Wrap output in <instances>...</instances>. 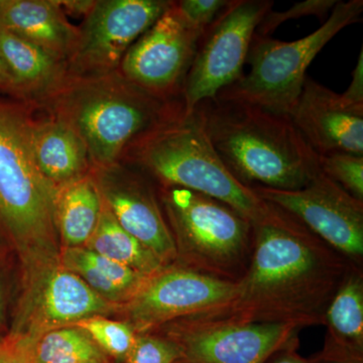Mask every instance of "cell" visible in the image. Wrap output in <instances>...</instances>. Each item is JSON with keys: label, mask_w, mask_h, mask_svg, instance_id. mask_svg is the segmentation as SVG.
<instances>
[{"label": "cell", "mask_w": 363, "mask_h": 363, "mask_svg": "<svg viewBox=\"0 0 363 363\" xmlns=\"http://www.w3.org/2000/svg\"><path fill=\"white\" fill-rule=\"evenodd\" d=\"M271 0H230L203 33L184 83V113L215 99L222 90L240 80L257 26L272 11Z\"/></svg>", "instance_id": "ba28073f"}, {"label": "cell", "mask_w": 363, "mask_h": 363, "mask_svg": "<svg viewBox=\"0 0 363 363\" xmlns=\"http://www.w3.org/2000/svg\"><path fill=\"white\" fill-rule=\"evenodd\" d=\"M171 4L164 0L94 2L72 52L75 68L83 74L106 75Z\"/></svg>", "instance_id": "5bb4252c"}, {"label": "cell", "mask_w": 363, "mask_h": 363, "mask_svg": "<svg viewBox=\"0 0 363 363\" xmlns=\"http://www.w3.org/2000/svg\"><path fill=\"white\" fill-rule=\"evenodd\" d=\"M319 168L348 194L363 202V156L346 152L319 156Z\"/></svg>", "instance_id": "484cf974"}, {"label": "cell", "mask_w": 363, "mask_h": 363, "mask_svg": "<svg viewBox=\"0 0 363 363\" xmlns=\"http://www.w3.org/2000/svg\"><path fill=\"white\" fill-rule=\"evenodd\" d=\"M197 107L217 155L243 185L295 191L319 171V156L288 116L218 98Z\"/></svg>", "instance_id": "7a4b0ae2"}, {"label": "cell", "mask_w": 363, "mask_h": 363, "mask_svg": "<svg viewBox=\"0 0 363 363\" xmlns=\"http://www.w3.org/2000/svg\"><path fill=\"white\" fill-rule=\"evenodd\" d=\"M362 13V0L338 1L323 25L294 42L255 33L247 57L250 71L216 98L289 116L300 96L307 77L306 71L313 60L343 28L359 23Z\"/></svg>", "instance_id": "8992f818"}, {"label": "cell", "mask_w": 363, "mask_h": 363, "mask_svg": "<svg viewBox=\"0 0 363 363\" xmlns=\"http://www.w3.org/2000/svg\"><path fill=\"white\" fill-rule=\"evenodd\" d=\"M86 363H111L109 362L108 358H104V359L92 360V362Z\"/></svg>", "instance_id": "e575fe53"}, {"label": "cell", "mask_w": 363, "mask_h": 363, "mask_svg": "<svg viewBox=\"0 0 363 363\" xmlns=\"http://www.w3.org/2000/svg\"><path fill=\"white\" fill-rule=\"evenodd\" d=\"M311 363H363V357H355L342 351L322 348L319 352L308 358Z\"/></svg>", "instance_id": "1f68e13d"}, {"label": "cell", "mask_w": 363, "mask_h": 363, "mask_svg": "<svg viewBox=\"0 0 363 363\" xmlns=\"http://www.w3.org/2000/svg\"><path fill=\"white\" fill-rule=\"evenodd\" d=\"M84 247L145 276H152L166 267L154 252L117 223L104 201L96 228Z\"/></svg>", "instance_id": "603a6c76"}, {"label": "cell", "mask_w": 363, "mask_h": 363, "mask_svg": "<svg viewBox=\"0 0 363 363\" xmlns=\"http://www.w3.org/2000/svg\"><path fill=\"white\" fill-rule=\"evenodd\" d=\"M181 106L182 101L161 99L124 79L72 90L62 102L60 119L81 136L89 159L106 168L138 136Z\"/></svg>", "instance_id": "52a82bcc"}, {"label": "cell", "mask_w": 363, "mask_h": 363, "mask_svg": "<svg viewBox=\"0 0 363 363\" xmlns=\"http://www.w3.org/2000/svg\"><path fill=\"white\" fill-rule=\"evenodd\" d=\"M236 285L171 264L147 277L119 312L136 333H149L172 322L221 309L233 300Z\"/></svg>", "instance_id": "30bf717a"}, {"label": "cell", "mask_w": 363, "mask_h": 363, "mask_svg": "<svg viewBox=\"0 0 363 363\" xmlns=\"http://www.w3.org/2000/svg\"><path fill=\"white\" fill-rule=\"evenodd\" d=\"M346 102L352 105H363V51H360L357 64L352 72L350 87L342 93Z\"/></svg>", "instance_id": "4dcf8cb0"}, {"label": "cell", "mask_w": 363, "mask_h": 363, "mask_svg": "<svg viewBox=\"0 0 363 363\" xmlns=\"http://www.w3.org/2000/svg\"><path fill=\"white\" fill-rule=\"evenodd\" d=\"M2 320V300H1V294H0V322Z\"/></svg>", "instance_id": "d590c367"}, {"label": "cell", "mask_w": 363, "mask_h": 363, "mask_svg": "<svg viewBox=\"0 0 363 363\" xmlns=\"http://www.w3.org/2000/svg\"><path fill=\"white\" fill-rule=\"evenodd\" d=\"M0 88H9V89L16 88L13 76L1 58H0Z\"/></svg>", "instance_id": "836d02e7"}, {"label": "cell", "mask_w": 363, "mask_h": 363, "mask_svg": "<svg viewBox=\"0 0 363 363\" xmlns=\"http://www.w3.org/2000/svg\"><path fill=\"white\" fill-rule=\"evenodd\" d=\"M104 207L98 185L81 177L58 188L56 218L63 247H85L96 228Z\"/></svg>", "instance_id": "ffe728a7"}, {"label": "cell", "mask_w": 363, "mask_h": 363, "mask_svg": "<svg viewBox=\"0 0 363 363\" xmlns=\"http://www.w3.org/2000/svg\"><path fill=\"white\" fill-rule=\"evenodd\" d=\"M289 117L318 156H363V105L350 104L342 95L306 77Z\"/></svg>", "instance_id": "9a60e30c"}, {"label": "cell", "mask_w": 363, "mask_h": 363, "mask_svg": "<svg viewBox=\"0 0 363 363\" xmlns=\"http://www.w3.org/2000/svg\"><path fill=\"white\" fill-rule=\"evenodd\" d=\"M119 311L121 306L100 297L59 259L26 272V292L13 332L33 339L85 318Z\"/></svg>", "instance_id": "4fadbf2b"}, {"label": "cell", "mask_w": 363, "mask_h": 363, "mask_svg": "<svg viewBox=\"0 0 363 363\" xmlns=\"http://www.w3.org/2000/svg\"><path fill=\"white\" fill-rule=\"evenodd\" d=\"M102 199L117 223L162 260L176 262L175 241L156 197L140 179L108 174L97 184Z\"/></svg>", "instance_id": "2e32d148"}, {"label": "cell", "mask_w": 363, "mask_h": 363, "mask_svg": "<svg viewBox=\"0 0 363 363\" xmlns=\"http://www.w3.org/2000/svg\"><path fill=\"white\" fill-rule=\"evenodd\" d=\"M162 201L175 241L174 264L238 283L252 257V222L223 202L187 189L164 188Z\"/></svg>", "instance_id": "5b68a950"}, {"label": "cell", "mask_w": 363, "mask_h": 363, "mask_svg": "<svg viewBox=\"0 0 363 363\" xmlns=\"http://www.w3.org/2000/svg\"><path fill=\"white\" fill-rule=\"evenodd\" d=\"M21 336L32 363H86L108 358L77 327L54 329L33 339Z\"/></svg>", "instance_id": "cb8c5ba5"}, {"label": "cell", "mask_w": 363, "mask_h": 363, "mask_svg": "<svg viewBox=\"0 0 363 363\" xmlns=\"http://www.w3.org/2000/svg\"><path fill=\"white\" fill-rule=\"evenodd\" d=\"M60 262L112 304L128 303L149 276L82 247H62Z\"/></svg>", "instance_id": "d6986e66"}, {"label": "cell", "mask_w": 363, "mask_h": 363, "mask_svg": "<svg viewBox=\"0 0 363 363\" xmlns=\"http://www.w3.org/2000/svg\"><path fill=\"white\" fill-rule=\"evenodd\" d=\"M130 147V159L164 188L209 196L252 223L266 213L269 203L240 183L217 155L199 107L185 114L182 105Z\"/></svg>", "instance_id": "3957f363"}, {"label": "cell", "mask_w": 363, "mask_h": 363, "mask_svg": "<svg viewBox=\"0 0 363 363\" xmlns=\"http://www.w3.org/2000/svg\"><path fill=\"white\" fill-rule=\"evenodd\" d=\"M0 363H32L20 334L11 332L0 340Z\"/></svg>", "instance_id": "f546056e"}, {"label": "cell", "mask_w": 363, "mask_h": 363, "mask_svg": "<svg viewBox=\"0 0 363 363\" xmlns=\"http://www.w3.org/2000/svg\"><path fill=\"white\" fill-rule=\"evenodd\" d=\"M57 194L33 159L30 124L0 111V223L20 250L26 272L59 259Z\"/></svg>", "instance_id": "277c9868"}, {"label": "cell", "mask_w": 363, "mask_h": 363, "mask_svg": "<svg viewBox=\"0 0 363 363\" xmlns=\"http://www.w3.org/2000/svg\"><path fill=\"white\" fill-rule=\"evenodd\" d=\"M292 325L250 323L190 317L164 325L160 333L173 339L187 363H264L272 353L298 341Z\"/></svg>", "instance_id": "9c48e42d"}, {"label": "cell", "mask_w": 363, "mask_h": 363, "mask_svg": "<svg viewBox=\"0 0 363 363\" xmlns=\"http://www.w3.org/2000/svg\"><path fill=\"white\" fill-rule=\"evenodd\" d=\"M252 224V257L233 300L195 317L292 325L301 330L324 325L332 298L355 266L271 203Z\"/></svg>", "instance_id": "6da1fadb"}, {"label": "cell", "mask_w": 363, "mask_h": 363, "mask_svg": "<svg viewBox=\"0 0 363 363\" xmlns=\"http://www.w3.org/2000/svg\"><path fill=\"white\" fill-rule=\"evenodd\" d=\"M229 0H183L177 9L190 25L206 30L229 4Z\"/></svg>", "instance_id": "f1b7e54d"}, {"label": "cell", "mask_w": 363, "mask_h": 363, "mask_svg": "<svg viewBox=\"0 0 363 363\" xmlns=\"http://www.w3.org/2000/svg\"><path fill=\"white\" fill-rule=\"evenodd\" d=\"M178 363H187V362H179Z\"/></svg>", "instance_id": "8d00e7d4"}, {"label": "cell", "mask_w": 363, "mask_h": 363, "mask_svg": "<svg viewBox=\"0 0 363 363\" xmlns=\"http://www.w3.org/2000/svg\"><path fill=\"white\" fill-rule=\"evenodd\" d=\"M324 347L363 357V271L352 267L324 318Z\"/></svg>", "instance_id": "44dd1931"}, {"label": "cell", "mask_w": 363, "mask_h": 363, "mask_svg": "<svg viewBox=\"0 0 363 363\" xmlns=\"http://www.w3.org/2000/svg\"><path fill=\"white\" fill-rule=\"evenodd\" d=\"M0 30L39 45L62 61L78 39L60 2L49 0H0Z\"/></svg>", "instance_id": "e0dca14e"}, {"label": "cell", "mask_w": 363, "mask_h": 363, "mask_svg": "<svg viewBox=\"0 0 363 363\" xmlns=\"http://www.w3.org/2000/svg\"><path fill=\"white\" fill-rule=\"evenodd\" d=\"M74 327L84 331L107 357L124 362L135 342L138 333L124 321H114L105 316L85 318Z\"/></svg>", "instance_id": "d4e9b609"}, {"label": "cell", "mask_w": 363, "mask_h": 363, "mask_svg": "<svg viewBox=\"0 0 363 363\" xmlns=\"http://www.w3.org/2000/svg\"><path fill=\"white\" fill-rule=\"evenodd\" d=\"M0 58L11 72L16 87L23 89H47L58 81L63 70L62 60L4 30H0Z\"/></svg>", "instance_id": "7402d4cb"}, {"label": "cell", "mask_w": 363, "mask_h": 363, "mask_svg": "<svg viewBox=\"0 0 363 363\" xmlns=\"http://www.w3.org/2000/svg\"><path fill=\"white\" fill-rule=\"evenodd\" d=\"M182 351L173 339L160 332L138 334L123 363H178Z\"/></svg>", "instance_id": "4316f807"}, {"label": "cell", "mask_w": 363, "mask_h": 363, "mask_svg": "<svg viewBox=\"0 0 363 363\" xmlns=\"http://www.w3.org/2000/svg\"><path fill=\"white\" fill-rule=\"evenodd\" d=\"M30 150L40 173L57 188L83 177L87 169V147L65 121L30 125Z\"/></svg>", "instance_id": "ac0fdd59"}, {"label": "cell", "mask_w": 363, "mask_h": 363, "mask_svg": "<svg viewBox=\"0 0 363 363\" xmlns=\"http://www.w3.org/2000/svg\"><path fill=\"white\" fill-rule=\"evenodd\" d=\"M337 0H306L294 4L286 11H269L257 26V35L262 37H269L281 23L288 21L298 20L305 16H315L320 20H323L332 9L335 7Z\"/></svg>", "instance_id": "83f0119b"}, {"label": "cell", "mask_w": 363, "mask_h": 363, "mask_svg": "<svg viewBox=\"0 0 363 363\" xmlns=\"http://www.w3.org/2000/svg\"><path fill=\"white\" fill-rule=\"evenodd\" d=\"M252 190L297 219L353 266L363 264V202L322 173L295 191L253 186Z\"/></svg>", "instance_id": "8fae6325"}, {"label": "cell", "mask_w": 363, "mask_h": 363, "mask_svg": "<svg viewBox=\"0 0 363 363\" xmlns=\"http://www.w3.org/2000/svg\"><path fill=\"white\" fill-rule=\"evenodd\" d=\"M298 343L296 342L272 353L264 363H311L308 358L298 353Z\"/></svg>", "instance_id": "d6a6232c"}, {"label": "cell", "mask_w": 363, "mask_h": 363, "mask_svg": "<svg viewBox=\"0 0 363 363\" xmlns=\"http://www.w3.org/2000/svg\"><path fill=\"white\" fill-rule=\"evenodd\" d=\"M204 33L190 25L172 1L166 13L124 55L121 63L124 79L164 100L183 92Z\"/></svg>", "instance_id": "7c38bea8"}]
</instances>
